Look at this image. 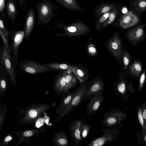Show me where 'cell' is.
<instances>
[{
	"mask_svg": "<svg viewBox=\"0 0 146 146\" xmlns=\"http://www.w3.org/2000/svg\"><path fill=\"white\" fill-rule=\"evenodd\" d=\"M0 34L1 37V38L3 41V43H4L5 46L7 48L8 51L9 52H10V48L7 38L5 37V36L3 34L1 30V29H0Z\"/></svg>",
	"mask_w": 146,
	"mask_h": 146,
	"instance_id": "74e56055",
	"label": "cell"
},
{
	"mask_svg": "<svg viewBox=\"0 0 146 146\" xmlns=\"http://www.w3.org/2000/svg\"><path fill=\"white\" fill-rule=\"evenodd\" d=\"M17 0H15V3L16 4ZM24 12H25L26 9V3L25 0H17Z\"/></svg>",
	"mask_w": 146,
	"mask_h": 146,
	"instance_id": "ab89813d",
	"label": "cell"
},
{
	"mask_svg": "<svg viewBox=\"0 0 146 146\" xmlns=\"http://www.w3.org/2000/svg\"><path fill=\"white\" fill-rule=\"evenodd\" d=\"M39 130L35 129L34 130H27L25 131H23L22 132L21 131V135L19 134H16L17 136H18L21 138L20 141H24L25 139H27L28 138L30 139V138H31L33 137L35 135H36L37 133L39 132L38 131Z\"/></svg>",
	"mask_w": 146,
	"mask_h": 146,
	"instance_id": "f546056e",
	"label": "cell"
},
{
	"mask_svg": "<svg viewBox=\"0 0 146 146\" xmlns=\"http://www.w3.org/2000/svg\"><path fill=\"white\" fill-rule=\"evenodd\" d=\"M127 117L126 113L120 110L113 109L104 114L102 121L103 127H110L121 124L122 121Z\"/></svg>",
	"mask_w": 146,
	"mask_h": 146,
	"instance_id": "ba28073f",
	"label": "cell"
},
{
	"mask_svg": "<svg viewBox=\"0 0 146 146\" xmlns=\"http://www.w3.org/2000/svg\"><path fill=\"white\" fill-rule=\"evenodd\" d=\"M145 26V25L138 26L126 32L125 37L131 45L136 46L141 42L145 41L146 33L144 30Z\"/></svg>",
	"mask_w": 146,
	"mask_h": 146,
	"instance_id": "30bf717a",
	"label": "cell"
},
{
	"mask_svg": "<svg viewBox=\"0 0 146 146\" xmlns=\"http://www.w3.org/2000/svg\"><path fill=\"white\" fill-rule=\"evenodd\" d=\"M117 10L115 8H113L111 11V12L106 20L101 25V29L105 28L109 24L112 23L114 21L117 14Z\"/></svg>",
	"mask_w": 146,
	"mask_h": 146,
	"instance_id": "1f68e13d",
	"label": "cell"
},
{
	"mask_svg": "<svg viewBox=\"0 0 146 146\" xmlns=\"http://www.w3.org/2000/svg\"><path fill=\"white\" fill-rule=\"evenodd\" d=\"M35 9L37 11V24L43 26L48 23L57 15L55 10L58 7L49 0H42L37 3Z\"/></svg>",
	"mask_w": 146,
	"mask_h": 146,
	"instance_id": "6da1fadb",
	"label": "cell"
},
{
	"mask_svg": "<svg viewBox=\"0 0 146 146\" xmlns=\"http://www.w3.org/2000/svg\"><path fill=\"white\" fill-rule=\"evenodd\" d=\"M25 36L24 31H15L14 35L13 43V54L12 58V63L16 70L18 59L19 46L21 43Z\"/></svg>",
	"mask_w": 146,
	"mask_h": 146,
	"instance_id": "9a60e30c",
	"label": "cell"
},
{
	"mask_svg": "<svg viewBox=\"0 0 146 146\" xmlns=\"http://www.w3.org/2000/svg\"><path fill=\"white\" fill-rule=\"evenodd\" d=\"M111 11H110L104 14L99 19L96 23L95 26L96 29L97 30L100 32L101 31L102 29L101 27V25L108 19Z\"/></svg>",
	"mask_w": 146,
	"mask_h": 146,
	"instance_id": "e575fe53",
	"label": "cell"
},
{
	"mask_svg": "<svg viewBox=\"0 0 146 146\" xmlns=\"http://www.w3.org/2000/svg\"><path fill=\"white\" fill-rule=\"evenodd\" d=\"M144 141L146 142V135L143 136Z\"/></svg>",
	"mask_w": 146,
	"mask_h": 146,
	"instance_id": "7dc6e473",
	"label": "cell"
},
{
	"mask_svg": "<svg viewBox=\"0 0 146 146\" xmlns=\"http://www.w3.org/2000/svg\"><path fill=\"white\" fill-rule=\"evenodd\" d=\"M128 82L126 77L123 72L121 71L118 80L113 84L115 93L118 96L121 95L123 98L125 99L128 90L132 92L134 91L133 84L131 83L129 84Z\"/></svg>",
	"mask_w": 146,
	"mask_h": 146,
	"instance_id": "8fae6325",
	"label": "cell"
},
{
	"mask_svg": "<svg viewBox=\"0 0 146 146\" xmlns=\"http://www.w3.org/2000/svg\"><path fill=\"white\" fill-rule=\"evenodd\" d=\"M121 56L122 58V71L127 77L128 76V69L130 64L132 62L131 55L127 50L123 48L122 50Z\"/></svg>",
	"mask_w": 146,
	"mask_h": 146,
	"instance_id": "d4e9b609",
	"label": "cell"
},
{
	"mask_svg": "<svg viewBox=\"0 0 146 146\" xmlns=\"http://www.w3.org/2000/svg\"><path fill=\"white\" fill-rule=\"evenodd\" d=\"M103 92H100L89 99V102L86 107V113L89 115L94 114L104 101L103 96Z\"/></svg>",
	"mask_w": 146,
	"mask_h": 146,
	"instance_id": "5bb4252c",
	"label": "cell"
},
{
	"mask_svg": "<svg viewBox=\"0 0 146 146\" xmlns=\"http://www.w3.org/2000/svg\"><path fill=\"white\" fill-rule=\"evenodd\" d=\"M87 51L90 56L93 57L96 56L98 53L97 46L92 42H89L87 47Z\"/></svg>",
	"mask_w": 146,
	"mask_h": 146,
	"instance_id": "836d02e7",
	"label": "cell"
},
{
	"mask_svg": "<svg viewBox=\"0 0 146 146\" xmlns=\"http://www.w3.org/2000/svg\"><path fill=\"white\" fill-rule=\"evenodd\" d=\"M72 71L78 78L80 84L90 77L88 69L82 65L74 64Z\"/></svg>",
	"mask_w": 146,
	"mask_h": 146,
	"instance_id": "7402d4cb",
	"label": "cell"
},
{
	"mask_svg": "<svg viewBox=\"0 0 146 146\" xmlns=\"http://www.w3.org/2000/svg\"><path fill=\"white\" fill-rule=\"evenodd\" d=\"M59 5L70 10L78 11L80 6L75 0H54Z\"/></svg>",
	"mask_w": 146,
	"mask_h": 146,
	"instance_id": "484cf974",
	"label": "cell"
},
{
	"mask_svg": "<svg viewBox=\"0 0 146 146\" xmlns=\"http://www.w3.org/2000/svg\"><path fill=\"white\" fill-rule=\"evenodd\" d=\"M16 5L14 0H6V11L8 19L14 24L18 14Z\"/></svg>",
	"mask_w": 146,
	"mask_h": 146,
	"instance_id": "44dd1931",
	"label": "cell"
},
{
	"mask_svg": "<svg viewBox=\"0 0 146 146\" xmlns=\"http://www.w3.org/2000/svg\"><path fill=\"white\" fill-rule=\"evenodd\" d=\"M146 78V68L143 69L142 73L140 76L139 84V90L140 91L142 90Z\"/></svg>",
	"mask_w": 146,
	"mask_h": 146,
	"instance_id": "8d00e7d4",
	"label": "cell"
},
{
	"mask_svg": "<svg viewBox=\"0 0 146 146\" xmlns=\"http://www.w3.org/2000/svg\"><path fill=\"white\" fill-rule=\"evenodd\" d=\"M54 142L55 145L57 146H68L69 141L66 133L60 130L54 135Z\"/></svg>",
	"mask_w": 146,
	"mask_h": 146,
	"instance_id": "cb8c5ba5",
	"label": "cell"
},
{
	"mask_svg": "<svg viewBox=\"0 0 146 146\" xmlns=\"http://www.w3.org/2000/svg\"></svg>",
	"mask_w": 146,
	"mask_h": 146,
	"instance_id": "c3c4849f",
	"label": "cell"
},
{
	"mask_svg": "<svg viewBox=\"0 0 146 146\" xmlns=\"http://www.w3.org/2000/svg\"><path fill=\"white\" fill-rule=\"evenodd\" d=\"M24 30L25 32L24 39H28L32 34L35 24V16L33 8L29 7L26 12L24 18Z\"/></svg>",
	"mask_w": 146,
	"mask_h": 146,
	"instance_id": "4fadbf2b",
	"label": "cell"
},
{
	"mask_svg": "<svg viewBox=\"0 0 146 146\" xmlns=\"http://www.w3.org/2000/svg\"><path fill=\"white\" fill-rule=\"evenodd\" d=\"M0 97L4 96L7 90L8 86V80L7 78V75H4L0 73Z\"/></svg>",
	"mask_w": 146,
	"mask_h": 146,
	"instance_id": "f1b7e54d",
	"label": "cell"
},
{
	"mask_svg": "<svg viewBox=\"0 0 146 146\" xmlns=\"http://www.w3.org/2000/svg\"><path fill=\"white\" fill-rule=\"evenodd\" d=\"M51 107L50 105L41 104L29 106L25 109L26 110L25 111V114H24L25 115L20 118V121H23L21 124H32L34 121H35L36 119Z\"/></svg>",
	"mask_w": 146,
	"mask_h": 146,
	"instance_id": "52a82bcc",
	"label": "cell"
},
{
	"mask_svg": "<svg viewBox=\"0 0 146 146\" xmlns=\"http://www.w3.org/2000/svg\"><path fill=\"white\" fill-rule=\"evenodd\" d=\"M13 137L11 135H8L3 140L2 143V145H5L13 139Z\"/></svg>",
	"mask_w": 146,
	"mask_h": 146,
	"instance_id": "f35d334b",
	"label": "cell"
},
{
	"mask_svg": "<svg viewBox=\"0 0 146 146\" xmlns=\"http://www.w3.org/2000/svg\"><path fill=\"white\" fill-rule=\"evenodd\" d=\"M122 12L123 13L126 14L127 12V9L126 8H123L122 10Z\"/></svg>",
	"mask_w": 146,
	"mask_h": 146,
	"instance_id": "bcb514c9",
	"label": "cell"
},
{
	"mask_svg": "<svg viewBox=\"0 0 146 146\" xmlns=\"http://www.w3.org/2000/svg\"><path fill=\"white\" fill-rule=\"evenodd\" d=\"M76 90L77 89L71 92L69 90L62 96L60 104L56 109V112L57 114H60L69 104Z\"/></svg>",
	"mask_w": 146,
	"mask_h": 146,
	"instance_id": "603a6c76",
	"label": "cell"
},
{
	"mask_svg": "<svg viewBox=\"0 0 146 146\" xmlns=\"http://www.w3.org/2000/svg\"><path fill=\"white\" fill-rule=\"evenodd\" d=\"M91 81L92 83L83 97L82 103L94 95L105 91L104 81L102 77L100 76H96L93 77Z\"/></svg>",
	"mask_w": 146,
	"mask_h": 146,
	"instance_id": "7c38bea8",
	"label": "cell"
},
{
	"mask_svg": "<svg viewBox=\"0 0 146 146\" xmlns=\"http://www.w3.org/2000/svg\"><path fill=\"white\" fill-rule=\"evenodd\" d=\"M6 109L5 110L4 112H3L1 111V113H0V129H1V126H2V123H3V121L4 117H5V115L6 114Z\"/></svg>",
	"mask_w": 146,
	"mask_h": 146,
	"instance_id": "b9f144b4",
	"label": "cell"
},
{
	"mask_svg": "<svg viewBox=\"0 0 146 146\" xmlns=\"http://www.w3.org/2000/svg\"><path fill=\"white\" fill-rule=\"evenodd\" d=\"M139 7L141 8H144L146 6V1H144L140 2L139 4Z\"/></svg>",
	"mask_w": 146,
	"mask_h": 146,
	"instance_id": "f6af8a7d",
	"label": "cell"
},
{
	"mask_svg": "<svg viewBox=\"0 0 146 146\" xmlns=\"http://www.w3.org/2000/svg\"><path fill=\"white\" fill-rule=\"evenodd\" d=\"M65 80L66 84L65 94L71 88L75 87L79 82L76 75L71 70H66Z\"/></svg>",
	"mask_w": 146,
	"mask_h": 146,
	"instance_id": "ffe728a7",
	"label": "cell"
},
{
	"mask_svg": "<svg viewBox=\"0 0 146 146\" xmlns=\"http://www.w3.org/2000/svg\"><path fill=\"white\" fill-rule=\"evenodd\" d=\"M91 125L83 121L80 126V137L82 141L87 139L88 138Z\"/></svg>",
	"mask_w": 146,
	"mask_h": 146,
	"instance_id": "83f0119b",
	"label": "cell"
},
{
	"mask_svg": "<svg viewBox=\"0 0 146 146\" xmlns=\"http://www.w3.org/2000/svg\"><path fill=\"white\" fill-rule=\"evenodd\" d=\"M140 59L133 60L129 65L128 71V76L135 80H139L143 69Z\"/></svg>",
	"mask_w": 146,
	"mask_h": 146,
	"instance_id": "ac0fdd59",
	"label": "cell"
},
{
	"mask_svg": "<svg viewBox=\"0 0 146 146\" xmlns=\"http://www.w3.org/2000/svg\"><path fill=\"white\" fill-rule=\"evenodd\" d=\"M123 125V124H120L117 126L101 129L100 130L103 132V134L99 137H93L86 146H102L117 141L120 132L119 129Z\"/></svg>",
	"mask_w": 146,
	"mask_h": 146,
	"instance_id": "3957f363",
	"label": "cell"
},
{
	"mask_svg": "<svg viewBox=\"0 0 146 146\" xmlns=\"http://www.w3.org/2000/svg\"><path fill=\"white\" fill-rule=\"evenodd\" d=\"M82 120L76 119L71 121L69 123L70 133L74 140L76 146H77L82 141L80 137V127Z\"/></svg>",
	"mask_w": 146,
	"mask_h": 146,
	"instance_id": "e0dca14e",
	"label": "cell"
},
{
	"mask_svg": "<svg viewBox=\"0 0 146 146\" xmlns=\"http://www.w3.org/2000/svg\"><path fill=\"white\" fill-rule=\"evenodd\" d=\"M54 28L62 29L65 33L59 35L60 36H68L69 37L82 36L89 33L91 31L89 27L80 21L76 22L68 25L62 22L56 25Z\"/></svg>",
	"mask_w": 146,
	"mask_h": 146,
	"instance_id": "277c9868",
	"label": "cell"
},
{
	"mask_svg": "<svg viewBox=\"0 0 146 146\" xmlns=\"http://www.w3.org/2000/svg\"><path fill=\"white\" fill-rule=\"evenodd\" d=\"M87 79L80 84L69 104L62 112L59 115L56 122L59 121L63 117L74 111L82 103V100L86 92L91 85L92 81Z\"/></svg>",
	"mask_w": 146,
	"mask_h": 146,
	"instance_id": "7a4b0ae2",
	"label": "cell"
},
{
	"mask_svg": "<svg viewBox=\"0 0 146 146\" xmlns=\"http://www.w3.org/2000/svg\"><path fill=\"white\" fill-rule=\"evenodd\" d=\"M0 60L2 64L8 74L9 80L11 85L15 87L16 85V70L12 63L10 52L8 51L4 43L3 45Z\"/></svg>",
	"mask_w": 146,
	"mask_h": 146,
	"instance_id": "9c48e42d",
	"label": "cell"
},
{
	"mask_svg": "<svg viewBox=\"0 0 146 146\" xmlns=\"http://www.w3.org/2000/svg\"><path fill=\"white\" fill-rule=\"evenodd\" d=\"M45 65L51 68L54 70H71L74 64L67 63H61L58 62L48 63L44 64Z\"/></svg>",
	"mask_w": 146,
	"mask_h": 146,
	"instance_id": "4316f807",
	"label": "cell"
},
{
	"mask_svg": "<svg viewBox=\"0 0 146 146\" xmlns=\"http://www.w3.org/2000/svg\"><path fill=\"white\" fill-rule=\"evenodd\" d=\"M143 105L139 106L138 108L137 115L138 119L143 131V136L146 135V125L142 116Z\"/></svg>",
	"mask_w": 146,
	"mask_h": 146,
	"instance_id": "d6a6232c",
	"label": "cell"
},
{
	"mask_svg": "<svg viewBox=\"0 0 146 146\" xmlns=\"http://www.w3.org/2000/svg\"><path fill=\"white\" fill-rule=\"evenodd\" d=\"M66 70H59L54 77L53 88L55 92L59 96H62L65 94V76Z\"/></svg>",
	"mask_w": 146,
	"mask_h": 146,
	"instance_id": "2e32d148",
	"label": "cell"
},
{
	"mask_svg": "<svg viewBox=\"0 0 146 146\" xmlns=\"http://www.w3.org/2000/svg\"><path fill=\"white\" fill-rule=\"evenodd\" d=\"M104 45L118 62L120 67H122L121 53L123 48L121 38L118 32L114 33L109 39L104 43Z\"/></svg>",
	"mask_w": 146,
	"mask_h": 146,
	"instance_id": "5b68a950",
	"label": "cell"
},
{
	"mask_svg": "<svg viewBox=\"0 0 146 146\" xmlns=\"http://www.w3.org/2000/svg\"><path fill=\"white\" fill-rule=\"evenodd\" d=\"M139 20L137 16L131 12L123 16L119 21V25L123 29H128L138 23Z\"/></svg>",
	"mask_w": 146,
	"mask_h": 146,
	"instance_id": "d6986e66",
	"label": "cell"
},
{
	"mask_svg": "<svg viewBox=\"0 0 146 146\" xmlns=\"http://www.w3.org/2000/svg\"><path fill=\"white\" fill-rule=\"evenodd\" d=\"M6 0H0V19L4 23L6 20Z\"/></svg>",
	"mask_w": 146,
	"mask_h": 146,
	"instance_id": "d590c367",
	"label": "cell"
},
{
	"mask_svg": "<svg viewBox=\"0 0 146 146\" xmlns=\"http://www.w3.org/2000/svg\"><path fill=\"white\" fill-rule=\"evenodd\" d=\"M44 119L43 118L38 119L36 122V126L37 127H40L44 123Z\"/></svg>",
	"mask_w": 146,
	"mask_h": 146,
	"instance_id": "ee69618b",
	"label": "cell"
},
{
	"mask_svg": "<svg viewBox=\"0 0 146 146\" xmlns=\"http://www.w3.org/2000/svg\"><path fill=\"white\" fill-rule=\"evenodd\" d=\"M19 66L20 71L31 75L50 72L54 70L45 64L31 60H25L20 62Z\"/></svg>",
	"mask_w": 146,
	"mask_h": 146,
	"instance_id": "8992f818",
	"label": "cell"
},
{
	"mask_svg": "<svg viewBox=\"0 0 146 146\" xmlns=\"http://www.w3.org/2000/svg\"><path fill=\"white\" fill-rule=\"evenodd\" d=\"M142 116L145 123L146 124V105H143Z\"/></svg>",
	"mask_w": 146,
	"mask_h": 146,
	"instance_id": "60d3db41",
	"label": "cell"
},
{
	"mask_svg": "<svg viewBox=\"0 0 146 146\" xmlns=\"http://www.w3.org/2000/svg\"><path fill=\"white\" fill-rule=\"evenodd\" d=\"M115 5L111 4H106L101 5L96 10V13L98 16L103 15L108 11L112 10Z\"/></svg>",
	"mask_w": 146,
	"mask_h": 146,
	"instance_id": "4dcf8cb0",
	"label": "cell"
},
{
	"mask_svg": "<svg viewBox=\"0 0 146 146\" xmlns=\"http://www.w3.org/2000/svg\"><path fill=\"white\" fill-rule=\"evenodd\" d=\"M3 21L1 19H0V29H1L3 32H5L7 30L6 27L4 24Z\"/></svg>",
	"mask_w": 146,
	"mask_h": 146,
	"instance_id": "7bdbcfd3",
	"label": "cell"
}]
</instances>
